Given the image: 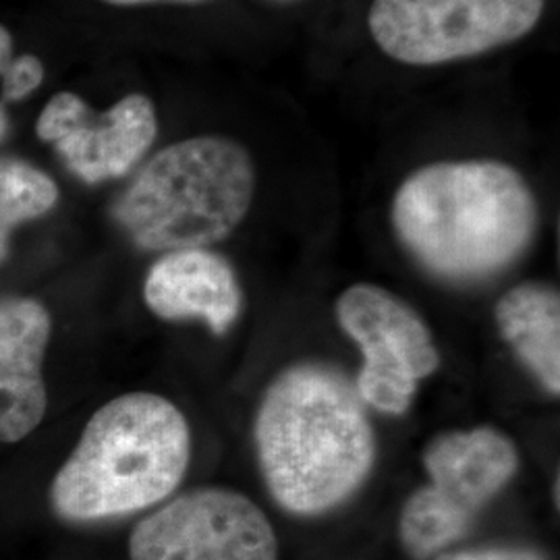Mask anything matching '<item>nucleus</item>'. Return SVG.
<instances>
[{
	"label": "nucleus",
	"mask_w": 560,
	"mask_h": 560,
	"mask_svg": "<svg viewBox=\"0 0 560 560\" xmlns=\"http://www.w3.org/2000/svg\"><path fill=\"white\" fill-rule=\"evenodd\" d=\"M393 226L405 249L432 275L490 279L532 245L538 201L506 162H434L400 183Z\"/></svg>",
	"instance_id": "obj_1"
},
{
	"label": "nucleus",
	"mask_w": 560,
	"mask_h": 560,
	"mask_svg": "<svg viewBox=\"0 0 560 560\" xmlns=\"http://www.w3.org/2000/svg\"><path fill=\"white\" fill-rule=\"evenodd\" d=\"M256 446L268 490L295 515H318L347 501L376 457L355 386L324 363L293 365L268 386Z\"/></svg>",
	"instance_id": "obj_2"
},
{
	"label": "nucleus",
	"mask_w": 560,
	"mask_h": 560,
	"mask_svg": "<svg viewBox=\"0 0 560 560\" xmlns=\"http://www.w3.org/2000/svg\"><path fill=\"white\" fill-rule=\"evenodd\" d=\"M191 434L171 400L131 393L106 402L81 432L50 488L62 520H115L154 506L185 478Z\"/></svg>",
	"instance_id": "obj_3"
},
{
	"label": "nucleus",
	"mask_w": 560,
	"mask_h": 560,
	"mask_svg": "<svg viewBox=\"0 0 560 560\" xmlns=\"http://www.w3.org/2000/svg\"><path fill=\"white\" fill-rule=\"evenodd\" d=\"M256 196L249 152L222 136L166 145L122 191L115 219L141 249H206L226 240Z\"/></svg>",
	"instance_id": "obj_4"
},
{
	"label": "nucleus",
	"mask_w": 560,
	"mask_h": 560,
	"mask_svg": "<svg viewBox=\"0 0 560 560\" xmlns=\"http://www.w3.org/2000/svg\"><path fill=\"white\" fill-rule=\"evenodd\" d=\"M430 483L402 504L399 538L413 560H430L459 541L486 504L520 469L515 442L494 428L444 432L423 451Z\"/></svg>",
	"instance_id": "obj_5"
},
{
	"label": "nucleus",
	"mask_w": 560,
	"mask_h": 560,
	"mask_svg": "<svg viewBox=\"0 0 560 560\" xmlns=\"http://www.w3.org/2000/svg\"><path fill=\"white\" fill-rule=\"evenodd\" d=\"M544 9L546 0H372L368 30L388 59L434 67L525 38Z\"/></svg>",
	"instance_id": "obj_6"
},
{
	"label": "nucleus",
	"mask_w": 560,
	"mask_h": 560,
	"mask_svg": "<svg viewBox=\"0 0 560 560\" xmlns=\"http://www.w3.org/2000/svg\"><path fill=\"white\" fill-rule=\"evenodd\" d=\"M337 320L363 353L353 384L360 399L382 413H405L418 384L441 365L428 324L407 301L365 282L342 291Z\"/></svg>",
	"instance_id": "obj_7"
},
{
	"label": "nucleus",
	"mask_w": 560,
	"mask_h": 560,
	"mask_svg": "<svg viewBox=\"0 0 560 560\" xmlns=\"http://www.w3.org/2000/svg\"><path fill=\"white\" fill-rule=\"evenodd\" d=\"M131 560H279V540L260 506L222 488L164 504L129 538Z\"/></svg>",
	"instance_id": "obj_8"
},
{
	"label": "nucleus",
	"mask_w": 560,
	"mask_h": 560,
	"mask_svg": "<svg viewBox=\"0 0 560 560\" xmlns=\"http://www.w3.org/2000/svg\"><path fill=\"white\" fill-rule=\"evenodd\" d=\"M36 133L71 173L94 185L125 177L143 161L159 136V115L143 94H127L98 113L78 94L59 92L44 104Z\"/></svg>",
	"instance_id": "obj_9"
},
{
	"label": "nucleus",
	"mask_w": 560,
	"mask_h": 560,
	"mask_svg": "<svg viewBox=\"0 0 560 560\" xmlns=\"http://www.w3.org/2000/svg\"><path fill=\"white\" fill-rule=\"evenodd\" d=\"M52 320L40 301H0V442L27 439L40 425L48 395L42 363Z\"/></svg>",
	"instance_id": "obj_10"
},
{
	"label": "nucleus",
	"mask_w": 560,
	"mask_h": 560,
	"mask_svg": "<svg viewBox=\"0 0 560 560\" xmlns=\"http://www.w3.org/2000/svg\"><path fill=\"white\" fill-rule=\"evenodd\" d=\"M145 305L162 320H200L224 335L240 318V280L233 266L208 249L166 252L143 282Z\"/></svg>",
	"instance_id": "obj_11"
},
{
	"label": "nucleus",
	"mask_w": 560,
	"mask_h": 560,
	"mask_svg": "<svg viewBox=\"0 0 560 560\" xmlns=\"http://www.w3.org/2000/svg\"><path fill=\"white\" fill-rule=\"evenodd\" d=\"M497 324L525 368L559 397L560 300L546 284L525 282L497 303Z\"/></svg>",
	"instance_id": "obj_12"
},
{
	"label": "nucleus",
	"mask_w": 560,
	"mask_h": 560,
	"mask_svg": "<svg viewBox=\"0 0 560 560\" xmlns=\"http://www.w3.org/2000/svg\"><path fill=\"white\" fill-rule=\"evenodd\" d=\"M59 187L44 171L23 161H0V261L13 231L46 217L59 201Z\"/></svg>",
	"instance_id": "obj_13"
},
{
	"label": "nucleus",
	"mask_w": 560,
	"mask_h": 560,
	"mask_svg": "<svg viewBox=\"0 0 560 560\" xmlns=\"http://www.w3.org/2000/svg\"><path fill=\"white\" fill-rule=\"evenodd\" d=\"M46 69L36 55H21L11 60L7 69L2 71L0 83V96L2 104L7 102L25 101L30 94H34L44 81Z\"/></svg>",
	"instance_id": "obj_14"
},
{
	"label": "nucleus",
	"mask_w": 560,
	"mask_h": 560,
	"mask_svg": "<svg viewBox=\"0 0 560 560\" xmlns=\"http://www.w3.org/2000/svg\"><path fill=\"white\" fill-rule=\"evenodd\" d=\"M432 560H546L538 550L529 548H474V550H460V552H442Z\"/></svg>",
	"instance_id": "obj_15"
},
{
	"label": "nucleus",
	"mask_w": 560,
	"mask_h": 560,
	"mask_svg": "<svg viewBox=\"0 0 560 560\" xmlns=\"http://www.w3.org/2000/svg\"><path fill=\"white\" fill-rule=\"evenodd\" d=\"M11 60H13V38H11V32L0 23V75Z\"/></svg>",
	"instance_id": "obj_16"
},
{
	"label": "nucleus",
	"mask_w": 560,
	"mask_h": 560,
	"mask_svg": "<svg viewBox=\"0 0 560 560\" xmlns=\"http://www.w3.org/2000/svg\"><path fill=\"white\" fill-rule=\"evenodd\" d=\"M117 7H138V4H152V2H203V0H102Z\"/></svg>",
	"instance_id": "obj_17"
},
{
	"label": "nucleus",
	"mask_w": 560,
	"mask_h": 560,
	"mask_svg": "<svg viewBox=\"0 0 560 560\" xmlns=\"http://www.w3.org/2000/svg\"><path fill=\"white\" fill-rule=\"evenodd\" d=\"M7 129H9V119H7V110H4V104L0 102V140L4 138Z\"/></svg>",
	"instance_id": "obj_18"
}]
</instances>
